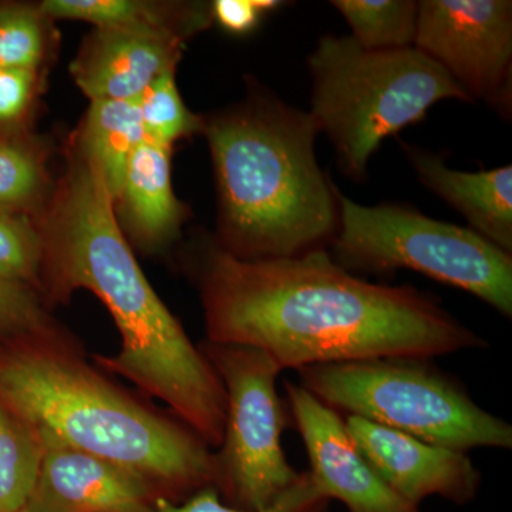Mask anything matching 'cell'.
<instances>
[{"label": "cell", "mask_w": 512, "mask_h": 512, "mask_svg": "<svg viewBox=\"0 0 512 512\" xmlns=\"http://www.w3.org/2000/svg\"><path fill=\"white\" fill-rule=\"evenodd\" d=\"M301 386L320 402L409 434L463 451L512 448V427L478 406L456 377L424 357H379L296 370Z\"/></svg>", "instance_id": "6"}, {"label": "cell", "mask_w": 512, "mask_h": 512, "mask_svg": "<svg viewBox=\"0 0 512 512\" xmlns=\"http://www.w3.org/2000/svg\"><path fill=\"white\" fill-rule=\"evenodd\" d=\"M43 16L28 6H0V69L36 72L43 56Z\"/></svg>", "instance_id": "24"}, {"label": "cell", "mask_w": 512, "mask_h": 512, "mask_svg": "<svg viewBox=\"0 0 512 512\" xmlns=\"http://www.w3.org/2000/svg\"><path fill=\"white\" fill-rule=\"evenodd\" d=\"M339 228L330 256L355 275L410 269L512 316V255L473 229L433 220L404 205L365 207L336 190Z\"/></svg>", "instance_id": "7"}, {"label": "cell", "mask_w": 512, "mask_h": 512, "mask_svg": "<svg viewBox=\"0 0 512 512\" xmlns=\"http://www.w3.org/2000/svg\"><path fill=\"white\" fill-rule=\"evenodd\" d=\"M190 268L205 340L262 350L282 370L488 348L434 296L360 279L328 249L244 261L207 241L195 249Z\"/></svg>", "instance_id": "1"}, {"label": "cell", "mask_w": 512, "mask_h": 512, "mask_svg": "<svg viewBox=\"0 0 512 512\" xmlns=\"http://www.w3.org/2000/svg\"><path fill=\"white\" fill-rule=\"evenodd\" d=\"M181 37L97 29L72 64L74 82L93 100L137 101L158 76L175 69Z\"/></svg>", "instance_id": "13"}, {"label": "cell", "mask_w": 512, "mask_h": 512, "mask_svg": "<svg viewBox=\"0 0 512 512\" xmlns=\"http://www.w3.org/2000/svg\"><path fill=\"white\" fill-rule=\"evenodd\" d=\"M286 406L308 454V471L320 493L349 512H423L394 493L363 457L342 414L301 384L285 383Z\"/></svg>", "instance_id": "10"}, {"label": "cell", "mask_w": 512, "mask_h": 512, "mask_svg": "<svg viewBox=\"0 0 512 512\" xmlns=\"http://www.w3.org/2000/svg\"><path fill=\"white\" fill-rule=\"evenodd\" d=\"M42 262V231L20 212L0 210V279L39 293Z\"/></svg>", "instance_id": "22"}, {"label": "cell", "mask_w": 512, "mask_h": 512, "mask_svg": "<svg viewBox=\"0 0 512 512\" xmlns=\"http://www.w3.org/2000/svg\"><path fill=\"white\" fill-rule=\"evenodd\" d=\"M40 185L42 173L36 158L0 140V210L20 212L35 200Z\"/></svg>", "instance_id": "25"}, {"label": "cell", "mask_w": 512, "mask_h": 512, "mask_svg": "<svg viewBox=\"0 0 512 512\" xmlns=\"http://www.w3.org/2000/svg\"><path fill=\"white\" fill-rule=\"evenodd\" d=\"M144 137L137 101L93 100L83 131V157L99 170L114 201L119 200L128 161Z\"/></svg>", "instance_id": "16"}, {"label": "cell", "mask_w": 512, "mask_h": 512, "mask_svg": "<svg viewBox=\"0 0 512 512\" xmlns=\"http://www.w3.org/2000/svg\"><path fill=\"white\" fill-rule=\"evenodd\" d=\"M329 505V498L320 493L305 471L285 494L264 510L245 511L229 507L222 503L214 487H207L180 504L158 497L156 512H328Z\"/></svg>", "instance_id": "23"}, {"label": "cell", "mask_w": 512, "mask_h": 512, "mask_svg": "<svg viewBox=\"0 0 512 512\" xmlns=\"http://www.w3.org/2000/svg\"><path fill=\"white\" fill-rule=\"evenodd\" d=\"M43 16L59 19L83 20L97 29L134 30L181 37V32L197 30L195 26L174 23V19L160 6L134 0H46L39 6Z\"/></svg>", "instance_id": "18"}, {"label": "cell", "mask_w": 512, "mask_h": 512, "mask_svg": "<svg viewBox=\"0 0 512 512\" xmlns=\"http://www.w3.org/2000/svg\"><path fill=\"white\" fill-rule=\"evenodd\" d=\"M45 456L23 512H156L143 478L92 454L42 440Z\"/></svg>", "instance_id": "12"}, {"label": "cell", "mask_w": 512, "mask_h": 512, "mask_svg": "<svg viewBox=\"0 0 512 512\" xmlns=\"http://www.w3.org/2000/svg\"><path fill=\"white\" fill-rule=\"evenodd\" d=\"M220 195V239L244 261L326 249L339 228L335 187L320 170L309 111L258 97L204 123Z\"/></svg>", "instance_id": "4"}, {"label": "cell", "mask_w": 512, "mask_h": 512, "mask_svg": "<svg viewBox=\"0 0 512 512\" xmlns=\"http://www.w3.org/2000/svg\"><path fill=\"white\" fill-rule=\"evenodd\" d=\"M0 400L40 439L126 468L165 500L180 504L212 487L214 450L96 369L70 333L0 348Z\"/></svg>", "instance_id": "3"}, {"label": "cell", "mask_w": 512, "mask_h": 512, "mask_svg": "<svg viewBox=\"0 0 512 512\" xmlns=\"http://www.w3.org/2000/svg\"><path fill=\"white\" fill-rule=\"evenodd\" d=\"M23 512V511H22Z\"/></svg>", "instance_id": "28"}, {"label": "cell", "mask_w": 512, "mask_h": 512, "mask_svg": "<svg viewBox=\"0 0 512 512\" xmlns=\"http://www.w3.org/2000/svg\"><path fill=\"white\" fill-rule=\"evenodd\" d=\"M35 73L25 69H0V123L22 116L32 96Z\"/></svg>", "instance_id": "26"}, {"label": "cell", "mask_w": 512, "mask_h": 512, "mask_svg": "<svg viewBox=\"0 0 512 512\" xmlns=\"http://www.w3.org/2000/svg\"><path fill=\"white\" fill-rule=\"evenodd\" d=\"M45 444L0 400V512H22L39 476Z\"/></svg>", "instance_id": "17"}, {"label": "cell", "mask_w": 512, "mask_h": 512, "mask_svg": "<svg viewBox=\"0 0 512 512\" xmlns=\"http://www.w3.org/2000/svg\"><path fill=\"white\" fill-rule=\"evenodd\" d=\"M141 124L146 140L171 148L175 141L204 130V121L185 107L177 84L174 69L158 76L138 99Z\"/></svg>", "instance_id": "21"}, {"label": "cell", "mask_w": 512, "mask_h": 512, "mask_svg": "<svg viewBox=\"0 0 512 512\" xmlns=\"http://www.w3.org/2000/svg\"><path fill=\"white\" fill-rule=\"evenodd\" d=\"M424 187L463 214L470 229L512 254V167L464 173L448 168L439 154L403 144Z\"/></svg>", "instance_id": "14"}, {"label": "cell", "mask_w": 512, "mask_h": 512, "mask_svg": "<svg viewBox=\"0 0 512 512\" xmlns=\"http://www.w3.org/2000/svg\"><path fill=\"white\" fill-rule=\"evenodd\" d=\"M309 114L336 148L340 168L366 178L384 138L426 117L441 100L473 101L444 67L416 47L367 50L352 36H325L309 57Z\"/></svg>", "instance_id": "5"}, {"label": "cell", "mask_w": 512, "mask_h": 512, "mask_svg": "<svg viewBox=\"0 0 512 512\" xmlns=\"http://www.w3.org/2000/svg\"><path fill=\"white\" fill-rule=\"evenodd\" d=\"M67 333L35 289L0 279V348L62 338Z\"/></svg>", "instance_id": "20"}, {"label": "cell", "mask_w": 512, "mask_h": 512, "mask_svg": "<svg viewBox=\"0 0 512 512\" xmlns=\"http://www.w3.org/2000/svg\"><path fill=\"white\" fill-rule=\"evenodd\" d=\"M353 30L357 45L367 50L413 47L419 2L414 0H336Z\"/></svg>", "instance_id": "19"}, {"label": "cell", "mask_w": 512, "mask_h": 512, "mask_svg": "<svg viewBox=\"0 0 512 512\" xmlns=\"http://www.w3.org/2000/svg\"><path fill=\"white\" fill-rule=\"evenodd\" d=\"M212 15L222 28L232 33H247L258 25L262 13L254 0H217L211 6Z\"/></svg>", "instance_id": "27"}, {"label": "cell", "mask_w": 512, "mask_h": 512, "mask_svg": "<svg viewBox=\"0 0 512 512\" xmlns=\"http://www.w3.org/2000/svg\"><path fill=\"white\" fill-rule=\"evenodd\" d=\"M346 429L380 478L420 507L430 497L457 505L471 503L481 488L480 470L463 451L436 446L372 421L348 416Z\"/></svg>", "instance_id": "11"}, {"label": "cell", "mask_w": 512, "mask_h": 512, "mask_svg": "<svg viewBox=\"0 0 512 512\" xmlns=\"http://www.w3.org/2000/svg\"><path fill=\"white\" fill-rule=\"evenodd\" d=\"M198 348L225 390L224 434L214 450L212 487L229 507L264 510L301 476L282 447L289 416L276 382L284 370L248 346L204 340Z\"/></svg>", "instance_id": "8"}, {"label": "cell", "mask_w": 512, "mask_h": 512, "mask_svg": "<svg viewBox=\"0 0 512 512\" xmlns=\"http://www.w3.org/2000/svg\"><path fill=\"white\" fill-rule=\"evenodd\" d=\"M413 47L444 67L471 99L511 116L510 0H423Z\"/></svg>", "instance_id": "9"}, {"label": "cell", "mask_w": 512, "mask_h": 512, "mask_svg": "<svg viewBox=\"0 0 512 512\" xmlns=\"http://www.w3.org/2000/svg\"><path fill=\"white\" fill-rule=\"evenodd\" d=\"M170 151L144 140L128 161L120 192L137 241L148 251L173 238L183 215L171 187Z\"/></svg>", "instance_id": "15"}, {"label": "cell", "mask_w": 512, "mask_h": 512, "mask_svg": "<svg viewBox=\"0 0 512 512\" xmlns=\"http://www.w3.org/2000/svg\"><path fill=\"white\" fill-rule=\"evenodd\" d=\"M43 237L39 293L47 308L92 292L110 312L120 352L93 359L103 372L136 384L217 450L225 390L201 349L158 298L114 214L99 170L87 158L67 175Z\"/></svg>", "instance_id": "2"}]
</instances>
